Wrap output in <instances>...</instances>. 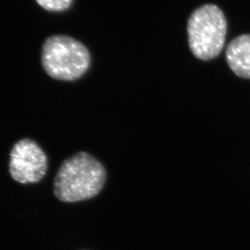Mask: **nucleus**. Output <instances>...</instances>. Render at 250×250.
Listing matches in <instances>:
<instances>
[{
    "label": "nucleus",
    "mask_w": 250,
    "mask_h": 250,
    "mask_svg": "<svg viewBox=\"0 0 250 250\" xmlns=\"http://www.w3.org/2000/svg\"><path fill=\"white\" fill-rule=\"evenodd\" d=\"M106 170L94 156L80 151L62 162L54 182V193L63 203L87 200L102 191Z\"/></svg>",
    "instance_id": "f257e3e1"
},
{
    "label": "nucleus",
    "mask_w": 250,
    "mask_h": 250,
    "mask_svg": "<svg viewBox=\"0 0 250 250\" xmlns=\"http://www.w3.org/2000/svg\"><path fill=\"white\" fill-rule=\"evenodd\" d=\"M90 62L87 47L68 36H52L43 45V68L50 77L59 81H73L81 78L89 68Z\"/></svg>",
    "instance_id": "f03ea898"
},
{
    "label": "nucleus",
    "mask_w": 250,
    "mask_h": 250,
    "mask_svg": "<svg viewBox=\"0 0 250 250\" xmlns=\"http://www.w3.org/2000/svg\"><path fill=\"white\" fill-rule=\"evenodd\" d=\"M227 21L216 5L198 7L188 20L189 49L197 59L208 61L222 51L227 34Z\"/></svg>",
    "instance_id": "7ed1b4c3"
},
{
    "label": "nucleus",
    "mask_w": 250,
    "mask_h": 250,
    "mask_svg": "<svg viewBox=\"0 0 250 250\" xmlns=\"http://www.w3.org/2000/svg\"><path fill=\"white\" fill-rule=\"evenodd\" d=\"M47 168L46 155L35 141L23 139L12 147L9 172L16 182L21 184L38 183L45 177Z\"/></svg>",
    "instance_id": "20e7f679"
},
{
    "label": "nucleus",
    "mask_w": 250,
    "mask_h": 250,
    "mask_svg": "<svg viewBox=\"0 0 250 250\" xmlns=\"http://www.w3.org/2000/svg\"><path fill=\"white\" fill-rule=\"evenodd\" d=\"M226 60L236 76L250 79V34L234 38L227 46Z\"/></svg>",
    "instance_id": "39448f33"
},
{
    "label": "nucleus",
    "mask_w": 250,
    "mask_h": 250,
    "mask_svg": "<svg viewBox=\"0 0 250 250\" xmlns=\"http://www.w3.org/2000/svg\"><path fill=\"white\" fill-rule=\"evenodd\" d=\"M41 7L49 12H63L71 7L73 0H36Z\"/></svg>",
    "instance_id": "423d86ee"
}]
</instances>
